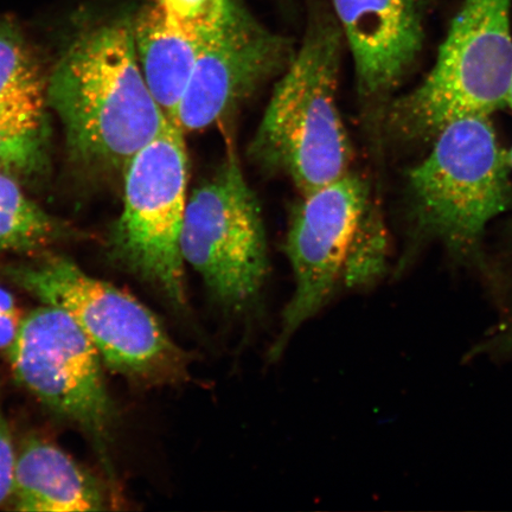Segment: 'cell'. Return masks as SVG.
<instances>
[{"label": "cell", "mask_w": 512, "mask_h": 512, "mask_svg": "<svg viewBox=\"0 0 512 512\" xmlns=\"http://www.w3.org/2000/svg\"><path fill=\"white\" fill-rule=\"evenodd\" d=\"M285 248L296 288L270 349L271 361L279 360L292 337L338 288L366 290L379 283L387 268V241L370 213L368 189L350 171L303 195Z\"/></svg>", "instance_id": "cell-3"}, {"label": "cell", "mask_w": 512, "mask_h": 512, "mask_svg": "<svg viewBox=\"0 0 512 512\" xmlns=\"http://www.w3.org/2000/svg\"><path fill=\"white\" fill-rule=\"evenodd\" d=\"M184 132L169 124L125 168L124 207L112 252L125 270L162 296L176 315L189 316L181 233L188 202Z\"/></svg>", "instance_id": "cell-7"}, {"label": "cell", "mask_w": 512, "mask_h": 512, "mask_svg": "<svg viewBox=\"0 0 512 512\" xmlns=\"http://www.w3.org/2000/svg\"><path fill=\"white\" fill-rule=\"evenodd\" d=\"M47 95L75 155L107 168L125 170L171 124L146 85L125 22L76 42L51 73Z\"/></svg>", "instance_id": "cell-1"}, {"label": "cell", "mask_w": 512, "mask_h": 512, "mask_svg": "<svg viewBox=\"0 0 512 512\" xmlns=\"http://www.w3.org/2000/svg\"><path fill=\"white\" fill-rule=\"evenodd\" d=\"M0 315L18 316L15 298L0 286Z\"/></svg>", "instance_id": "cell-21"}, {"label": "cell", "mask_w": 512, "mask_h": 512, "mask_svg": "<svg viewBox=\"0 0 512 512\" xmlns=\"http://www.w3.org/2000/svg\"><path fill=\"white\" fill-rule=\"evenodd\" d=\"M511 0H465L421 85L394 106L407 138L437 136L451 121L490 115L512 86Z\"/></svg>", "instance_id": "cell-6"}, {"label": "cell", "mask_w": 512, "mask_h": 512, "mask_svg": "<svg viewBox=\"0 0 512 512\" xmlns=\"http://www.w3.org/2000/svg\"><path fill=\"white\" fill-rule=\"evenodd\" d=\"M37 64L14 29L0 27V104H43Z\"/></svg>", "instance_id": "cell-15"}, {"label": "cell", "mask_w": 512, "mask_h": 512, "mask_svg": "<svg viewBox=\"0 0 512 512\" xmlns=\"http://www.w3.org/2000/svg\"><path fill=\"white\" fill-rule=\"evenodd\" d=\"M21 323L19 316L0 315V350H8Z\"/></svg>", "instance_id": "cell-20"}, {"label": "cell", "mask_w": 512, "mask_h": 512, "mask_svg": "<svg viewBox=\"0 0 512 512\" xmlns=\"http://www.w3.org/2000/svg\"><path fill=\"white\" fill-rule=\"evenodd\" d=\"M507 105H509V107L511 108L512 110V86H511V89H510V93H509V98H508V101H507Z\"/></svg>", "instance_id": "cell-22"}, {"label": "cell", "mask_w": 512, "mask_h": 512, "mask_svg": "<svg viewBox=\"0 0 512 512\" xmlns=\"http://www.w3.org/2000/svg\"><path fill=\"white\" fill-rule=\"evenodd\" d=\"M343 41L335 15L313 14L249 149L254 162L286 175L302 195L349 172L350 143L337 104Z\"/></svg>", "instance_id": "cell-2"}, {"label": "cell", "mask_w": 512, "mask_h": 512, "mask_svg": "<svg viewBox=\"0 0 512 512\" xmlns=\"http://www.w3.org/2000/svg\"><path fill=\"white\" fill-rule=\"evenodd\" d=\"M181 252L228 315L246 316L258 304L270 270L266 230L234 155L188 196Z\"/></svg>", "instance_id": "cell-8"}, {"label": "cell", "mask_w": 512, "mask_h": 512, "mask_svg": "<svg viewBox=\"0 0 512 512\" xmlns=\"http://www.w3.org/2000/svg\"><path fill=\"white\" fill-rule=\"evenodd\" d=\"M42 153L41 119L0 121V169L35 170Z\"/></svg>", "instance_id": "cell-16"}, {"label": "cell", "mask_w": 512, "mask_h": 512, "mask_svg": "<svg viewBox=\"0 0 512 512\" xmlns=\"http://www.w3.org/2000/svg\"><path fill=\"white\" fill-rule=\"evenodd\" d=\"M294 51L290 41L261 27L240 5L204 36L175 125L203 131L228 117L273 76H280Z\"/></svg>", "instance_id": "cell-10"}, {"label": "cell", "mask_w": 512, "mask_h": 512, "mask_svg": "<svg viewBox=\"0 0 512 512\" xmlns=\"http://www.w3.org/2000/svg\"><path fill=\"white\" fill-rule=\"evenodd\" d=\"M17 458L8 420L0 409V505L14 496Z\"/></svg>", "instance_id": "cell-18"}, {"label": "cell", "mask_w": 512, "mask_h": 512, "mask_svg": "<svg viewBox=\"0 0 512 512\" xmlns=\"http://www.w3.org/2000/svg\"><path fill=\"white\" fill-rule=\"evenodd\" d=\"M175 22L198 36H206L226 19L238 0H158Z\"/></svg>", "instance_id": "cell-17"}, {"label": "cell", "mask_w": 512, "mask_h": 512, "mask_svg": "<svg viewBox=\"0 0 512 512\" xmlns=\"http://www.w3.org/2000/svg\"><path fill=\"white\" fill-rule=\"evenodd\" d=\"M133 32L146 85L166 117L175 124L204 37L181 27L158 0H153L140 14Z\"/></svg>", "instance_id": "cell-13"}, {"label": "cell", "mask_w": 512, "mask_h": 512, "mask_svg": "<svg viewBox=\"0 0 512 512\" xmlns=\"http://www.w3.org/2000/svg\"><path fill=\"white\" fill-rule=\"evenodd\" d=\"M43 104H0V121L15 119H42Z\"/></svg>", "instance_id": "cell-19"}, {"label": "cell", "mask_w": 512, "mask_h": 512, "mask_svg": "<svg viewBox=\"0 0 512 512\" xmlns=\"http://www.w3.org/2000/svg\"><path fill=\"white\" fill-rule=\"evenodd\" d=\"M54 217L31 201L10 176L0 172V251L31 252L62 235Z\"/></svg>", "instance_id": "cell-14"}, {"label": "cell", "mask_w": 512, "mask_h": 512, "mask_svg": "<svg viewBox=\"0 0 512 512\" xmlns=\"http://www.w3.org/2000/svg\"><path fill=\"white\" fill-rule=\"evenodd\" d=\"M16 380L44 406L74 422L101 453L113 425L101 356L67 312L44 305L21 318L8 349Z\"/></svg>", "instance_id": "cell-9"}, {"label": "cell", "mask_w": 512, "mask_h": 512, "mask_svg": "<svg viewBox=\"0 0 512 512\" xmlns=\"http://www.w3.org/2000/svg\"><path fill=\"white\" fill-rule=\"evenodd\" d=\"M428 156L409 174L422 232L458 260H478L486 227L508 207L510 158L488 115L448 123Z\"/></svg>", "instance_id": "cell-5"}, {"label": "cell", "mask_w": 512, "mask_h": 512, "mask_svg": "<svg viewBox=\"0 0 512 512\" xmlns=\"http://www.w3.org/2000/svg\"><path fill=\"white\" fill-rule=\"evenodd\" d=\"M15 509L36 512L100 511L105 497L96 480L60 447L30 438L18 454Z\"/></svg>", "instance_id": "cell-12"}, {"label": "cell", "mask_w": 512, "mask_h": 512, "mask_svg": "<svg viewBox=\"0 0 512 512\" xmlns=\"http://www.w3.org/2000/svg\"><path fill=\"white\" fill-rule=\"evenodd\" d=\"M5 274L43 304L67 312L114 373L147 386H179L190 380L194 355L130 293L60 256L10 266Z\"/></svg>", "instance_id": "cell-4"}, {"label": "cell", "mask_w": 512, "mask_h": 512, "mask_svg": "<svg viewBox=\"0 0 512 512\" xmlns=\"http://www.w3.org/2000/svg\"><path fill=\"white\" fill-rule=\"evenodd\" d=\"M361 91L393 89L418 57L424 29L418 0H334Z\"/></svg>", "instance_id": "cell-11"}]
</instances>
